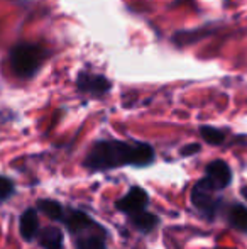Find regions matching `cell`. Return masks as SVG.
I'll return each instance as SVG.
<instances>
[{
    "instance_id": "cell-1",
    "label": "cell",
    "mask_w": 247,
    "mask_h": 249,
    "mask_svg": "<svg viewBox=\"0 0 247 249\" xmlns=\"http://www.w3.org/2000/svg\"><path fill=\"white\" fill-rule=\"evenodd\" d=\"M154 160V151L149 144H129L122 141L97 142L90 151L85 164L93 171L119 168L122 164L146 166Z\"/></svg>"
},
{
    "instance_id": "cell-2",
    "label": "cell",
    "mask_w": 247,
    "mask_h": 249,
    "mask_svg": "<svg viewBox=\"0 0 247 249\" xmlns=\"http://www.w3.org/2000/svg\"><path fill=\"white\" fill-rule=\"evenodd\" d=\"M44 58V51L34 44H22L12 53V66L17 75L31 76L37 71Z\"/></svg>"
},
{
    "instance_id": "cell-3",
    "label": "cell",
    "mask_w": 247,
    "mask_h": 249,
    "mask_svg": "<svg viewBox=\"0 0 247 249\" xmlns=\"http://www.w3.org/2000/svg\"><path fill=\"white\" fill-rule=\"evenodd\" d=\"M231 168L227 166L225 161H212L210 164L207 166V183L210 185L214 190H220V188L227 187L231 183Z\"/></svg>"
},
{
    "instance_id": "cell-4",
    "label": "cell",
    "mask_w": 247,
    "mask_h": 249,
    "mask_svg": "<svg viewBox=\"0 0 247 249\" xmlns=\"http://www.w3.org/2000/svg\"><path fill=\"white\" fill-rule=\"evenodd\" d=\"M214 192L215 190L207 183V180H205V178L193 188L191 200H193L195 205H197L200 210H203L207 215H212V213H214V210L217 209V207H215V205H217V202L212 198V194H214Z\"/></svg>"
},
{
    "instance_id": "cell-5",
    "label": "cell",
    "mask_w": 247,
    "mask_h": 249,
    "mask_svg": "<svg viewBox=\"0 0 247 249\" xmlns=\"http://www.w3.org/2000/svg\"><path fill=\"white\" fill-rule=\"evenodd\" d=\"M146 203H148V194H146L142 188L134 187L124 198H120L119 202H117V207H119L122 212H127V213H131V215H134V213L144 210Z\"/></svg>"
},
{
    "instance_id": "cell-6",
    "label": "cell",
    "mask_w": 247,
    "mask_h": 249,
    "mask_svg": "<svg viewBox=\"0 0 247 249\" xmlns=\"http://www.w3.org/2000/svg\"><path fill=\"white\" fill-rule=\"evenodd\" d=\"M78 87L80 90L92 95H103L109 92L110 82L102 75H92V73H83L78 78Z\"/></svg>"
},
{
    "instance_id": "cell-7",
    "label": "cell",
    "mask_w": 247,
    "mask_h": 249,
    "mask_svg": "<svg viewBox=\"0 0 247 249\" xmlns=\"http://www.w3.org/2000/svg\"><path fill=\"white\" fill-rule=\"evenodd\" d=\"M37 213L36 210L29 209L22 213L20 217V234H22L24 239H33L34 236L37 234Z\"/></svg>"
},
{
    "instance_id": "cell-8",
    "label": "cell",
    "mask_w": 247,
    "mask_h": 249,
    "mask_svg": "<svg viewBox=\"0 0 247 249\" xmlns=\"http://www.w3.org/2000/svg\"><path fill=\"white\" fill-rule=\"evenodd\" d=\"M39 243L44 249H61L63 244V234L60 229H54V227H48L41 232Z\"/></svg>"
},
{
    "instance_id": "cell-9",
    "label": "cell",
    "mask_w": 247,
    "mask_h": 249,
    "mask_svg": "<svg viewBox=\"0 0 247 249\" xmlns=\"http://www.w3.org/2000/svg\"><path fill=\"white\" fill-rule=\"evenodd\" d=\"M92 224L88 215H85L83 212H71L66 217V226L71 232H80V231L86 229Z\"/></svg>"
},
{
    "instance_id": "cell-10",
    "label": "cell",
    "mask_w": 247,
    "mask_h": 249,
    "mask_svg": "<svg viewBox=\"0 0 247 249\" xmlns=\"http://www.w3.org/2000/svg\"><path fill=\"white\" fill-rule=\"evenodd\" d=\"M132 222H134V226L137 227V229L141 231H151L152 227L156 226V222H158V217L152 215V213H148V212H137L132 215Z\"/></svg>"
},
{
    "instance_id": "cell-11",
    "label": "cell",
    "mask_w": 247,
    "mask_h": 249,
    "mask_svg": "<svg viewBox=\"0 0 247 249\" xmlns=\"http://www.w3.org/2000/svg\"><path fill=\"white\" fill-rule=\"evenodd\" d=\"M229 219H231L234 227L247 232V209H244V207H241V205L232 207L231 213H229Z\"/></svg>"
},
{
    "instance_id": "cell-12",
    "label": "cell",
    "mask_w": 247,
    "mask_h": 249,
    "mask_svg": "<svg viewBox=\"0 0 247 249\" xmlns=\"http://www.w3.org/2000/svg\"><path fill=\"white\" fill-rule=\"evenodd\" d=\"M39 209L43 210V212L46 213L49 219H53V220H60L61 217H63L61 205L58 202H54V200H41V202H39Z\"/></svg>"
},
{
    "instance_id": "cell-13",
    "label": "cell",
    "mask_w": 247,
    "mask_h": 249,
    "mask_svg": "<svg viewBox=\"0 0 247 249\" xmlns=\"http://www.w3.org/2000/svg\"><path fill=\"white\" fill-rule=\"evenodd\" d=\"M201 132V138L205 139V141L208 142V144H222L225 139V134L222 131H218V129L215 127H210V125H203V127L200 129Z\"/></svg>"
},
{
    "instance_id": "cell-14",
    "label": "cell",
    "mask_w": 247,
    "mask_h": 249,
    "mask_svg": "<svg viewBox=\"0 0 247 249\" xmlns=\"http://www.w3.org/2000/svg\"><path fill=\"white\" fill-rule=\"evenodd\" d=\"M76 249H105V246L99 237H83L76 243Z\"/></svg>"
},
{
    "instance_id": "cell-15",
    "label": "cell",
    "mask_w": 247,
    "mask_h": 249,
    "mask_svg": "<svg viewBox=\"0 0 247 249\" xmlns=\"http://www.w3.org/2000/svg\"><path fill=\"white\" fill-rule=\"evenodd\" d=\"M12 190H14L12 183H10V181L7 180V178L0 177V200L10 197V195H12Z\"/></svg>"
},
{
    "instance_id": "cell-16",
    "label": "cell",
    "mask_w": 247,
    "mask_h": 249,
    "mask_svg": "<svg viewBox=\"0 0 247 249\" xmlns=\"http://www.w3.org/2000/svg\"><path fill=\"white\" fill-rule=\"evenodd\" d=\"M197 151H200V146H198V144H188V146H185V148L181 149V154H183V156H190V154L197 153Z\"/></svg>"
}]
</instances>
